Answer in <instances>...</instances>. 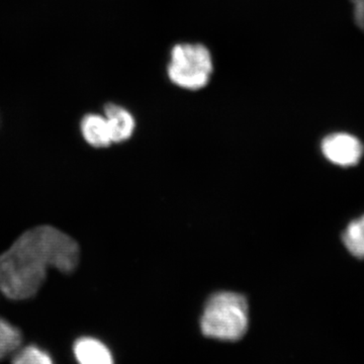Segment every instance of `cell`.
<instances>
[{"mask_svg": "<svg viewBox=\"0 0 364 364\" xmlns=\"http://www.w3.org/2000/svg\"><path fill=\"white\" fill-rule=\"evenodd\" d=\"M345 247L358 259H364V215L354 220L342 234Z\"/></svg>", "mask_w": 364, "mask_h": 364, "instance_id": "ba28073f", "label": "cell"}, {"mask_svg": "<svg viewBox=\"0 0 364 364\" xmlns=\"http://www.w3.org/2000/svg\"><path fill=\"white\" fill-rule=\"evenodd\" d=\"M214 71L210 50L203 44H177L172 48L167 75L173 85L188 90H203Z\"/></svg>", "mask_w": 364, "mask_h": 364, "instance_id": "3957f363", "label": "cell"}, {"mask_svg": "<svg viewBox=\"0 0 364 364\" xmlns=\"http://www.w3.org/2000/svg\"><path fill=\"white\" fill-rule=\"evenodd\" d=\"M105 117L111 130L112 143L124 142L133 135L135 119L123 107L114 104L105 105Z\"/></svg>", "mask_w": 364, "mask_h": 364, "instance_id": "5b68a950", "label": "cell"}, {"mask_svg": "<svg viewBox=\"0 0 364 364\" xmlns=\"http://www.w3.org/2000/svg\"><path fill=\"white\" fill-rule=\"evenodd\" d=\"M74 353L80 364H114L111 351L100 340L78 339L74 344Z\"/></svg>", "mask_w": 364, "mask_h": 364, "instance_id": "8992f818", "label": "cell"}, {"mask_svg": "<svg viewBox=\"0 0 364 364\" xmlns=\"http://www.w3.org/2000/svg\"><path fill=\"white\" fill-rule=\"evenodd\" d=\"M21 344L20 331L11 323L0 318V360L18 350Z\"/></svg>", "mask_w": 364, "mask_h": 364, "instance_id": "9c48e42d", "label": "cell"}, {"mask_svg": "<svg viewBox=\"0 0 364 364\" xmlns=\"http://www.w3.org/2000/svg\"><path fill=\"white\" fill-rule=\"evenodd\" d=\"M248 303L233 291L212 294L205 303L200 327L205 336L222 341H238L248 330Z\"/></svg>", "mask_w": 364, "mask_h": 364, "instance_id": "7a4b0ae2", "label": "cell"}, {"mask_svg": "<svg viewBox=\"0 0 364 364\" xmlns=\"http://www.w3.org/2000/svg\"><path fill=\"white\" fill-rule=\"evenodd\" d=\"M13 364H54L51 358L38 347L26 346L16 354Z\"/></svg>", "mask_w": 364, "mask_h": 364, "instance_id": "30bf717a", "label": "cell"}, {"mask_svg": "<svg viewBox=\"0 0 364 364\" xmlns=\"http://www.w3.org/2000/svg\"><path fill=\"white\" fill-rule=\"evenodd\" d=\"M353 4L354 20L364 32V0H351Z\"/></svg>", "mask_w": 364, "mask_h": 364, "instance_id": "8fae6325", "label": "cell"}, {"mask_svg": "<svg viewBox=\"0 0 364 364\" xmlns=\"http://www.w3.org/2000/svg\"><path fill=\"white\" fill-rule=\"evenodd\" d=\"M79 256L78 244L56 228L28 230L0 256V291L11 299L32 298L50 267L72 272Z\"/></svg>", "mask_w": 364, "mask_h": 364, "instance_id": "6da1fadb", "label": "cell"}, {"mask_svg": "<svg viewBox=\"0 0 364 364\" xmlns=\"http://www.w3.org/2000/svg\"><path fill=\"white\" fill-rule=\"evenodd\" d=\"M81 132L86 142L93 147H107L112 143L111 130L105 117L90 114L83 117Z\"/></svg>", "mask_w": 364, "mask_h": 364, "instance_id": "52a82bcc", "label": "cell"}, {"mask_svg": "<svg viewBox=\"0 0 364 364\" xmlns=\"http://www.w3.org/2000/svg\"><path fill=\"white\" fill-rule=\"evenodd\" d=\"M324 156L342 167L358 164L363 154V145L356 136L346 133H335L326 136L322 142Z\"/></svg>", "mask_w": 364, "mask_h": 364, "instance_id": "277c9868", "label": "cell"}]
</instances>
